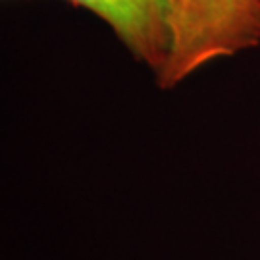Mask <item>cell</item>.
<instances>
[{"label":"cell","mask_w":260,"mask_h":260,"mask_svg":"<svg viewBox=\"0 0 260 260\" xmlns=\"http://www.w3.org/2000/svg\"><path fill=\"white\" fill-rule=\"evenodd\" d=\"M104 19L125 48L154 75L164 70L174 43L176 0H70Z\"/></svg>","instance_id":"cell-2"},{"label":"cell","mask_w":260,"mask_h":260,"mask_svg":"<svg viewBox=\"0 0 260 260\" xmlns=\"http://www.w3.org/2000/svg\"><path fill=\"white\" fill-rule=\"evenodd\" d=\"M260 45V0H176L174 43L158 87L172 89L203 66Z\"/></svg>","instance_id":"cell-1"}]
</instances>
